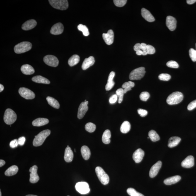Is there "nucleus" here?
I'll return each instance as SVG.
<instances>
[{"label": "nucleus", "mask_w": 196, "mask_h": 196, "mask_svg": "<svg viewBox=\"0 0 196 196\" xmlns=\"http://www.w3.org/2000/svg\"><path fill=\"white\" fill-rule=\"evenodd\" d=\"M50 134L51 131L48 129L40 132L37 136H35L33 142V145L35 147L42 145L45 139Z\"/></svg>", "instance_id": "nucleus-1"}, {"label": "nucleus", "mask_w": 196, "mask_h": 196, "mask_svg": "<svg viewBox=\"0 0 196 196\" xmlns=\"http://www.w3.org/2000/svg\"><path fill=\"white\" fill-rule=\"evenodd\" d=\"M183 98V94L180 92H175L171 93L168 97L166 102L170 105L177 104L180 103Z\"/></svg>", "instance_id": "nucleus-2"}, {"label": "nucleus", "mask_w": 196, "mask_h": 196, "mask_svg": "<svg viewBox=\"0 0 196 196\" xmlns=\"http://www.w3.org/2000/svg\"><path fill=\"white\" fill-rule=\"evenodd\" d=\"M3 119L5 123L7 125H11L16 120V114L11 109H7L5 111Z\"/></svg>", "instance_id": "nucleus-3"}, {"label": "nucleus", "mask_w": 196, "mask_h": 196, "mask_svg": "<svg viewBox=\"0 0 196 196\" xmlns=\"http://www.w3.org/2000/svg\"><path fill=\"white\" fill-rule=\"evenodd\" d=\"M32 44L28 42H23L17 44L14 48V51L16 54H20L28 51L31 49Z\"/></svg>", "instance_id": "nucleus-4"}, {"label": "nucleus", "mask_w": 196, "mask_h": 196, "mask_svg": "<svg viewBox=\"0 0 196 196\" xmlns=\"http://www.w3.org/2000/svg\"><path fill=\"white\" fill-rule=\"evenodd\" d=\"M49 3L56 9L64 10L69 7V4L67 0H49Z\"/></svg>", "instance_id": "nucleus-5"}, {"label": "nucleus", "mask_w": 196, "mask_h": 196, "mask_svg": "<svg viewBox=\"0 0 196 196\" xmlns=\"http://www.w3.org/2000/svg\"><path fill=\"white\" fill-rule=\"evenodd\" d=\"M95 171L99 180L104 185H106L110 181V178L108 174L100 167H97Z\"/></svg>", "instance_id": "nucleus-6"}, {"label": "nucleus", "mask_w": 196, "mask_h": 196, "mask_svg": "<svg viewBox=\"0 0 196 196\" xmlns=\"http://www.w3.org/2000/svg\"><path fill=\"white\" fill-rule=\"evenodd\" d=\"M145 73L144 67L137 68L131 72L129 75V78L131 80H140L144 77Z\"/></svg>", "instance_id": "nucleus-7"}, {"label": "nucleus", "mask_w": 196, "mask_h": 196, "mask_svg": "<svg viewBox=\"0 0 196 196\" xmlns=\"http://www.w3.org/2000/svg\"><path fill=\"white\" fill-rule=\"evenodd\" d=\"M19 93L22 97L27 100L33 99L35 97V94L33 92L26 88H20Z\"/></svg>", "instance_id": "nucleus-8"}, {"label": "nucleus", "mask_w": 196, "mask_h": 196, "mask_svg": "<svg viewBox=\"0 0 196 196\" xmlns=\"http://www.w3.org/2000/svg\"><path fill=\"white\" fill-rule=\"evenodd\" d=\"M75 188L77 191L82 194H86L90 192L88 184L86 182H79L76 184Z\"/></svg>", "instance_id": "nucleus-9"}, {"label": "nucleus", "mask_w": 196, "mask_h": 196, "mask_svg": "<svg viewBox=\"0 0 196 196\" xmlns=\"http://www.w3.org/2000/svg\"><path fill=\"white\" fill-rule=\"evenodd\" d=\"M43 60L46 64L52 67H57L58 66L59 61L55 56L48 55L44 57Z\"/></svg>", "instance_id": "nucleus-10"}, {"label": "nucleus", "mask_w": 196, "mask_h": 196, "mask_svg": "<svg viewBox=\"0 0 196 196\" xmlns=\"http://www.w3.org/2000/svg\"><path fill=\"white\" fill-rule=\"evenodd\" d=\"M88 102L85 100L84 102H82L80 104L78 108V119H81L83 118L88 110Z\"/></svg>", "instance_id": "nucleus-11"}, {"label": "nucleus", "mask_w": 196, "mask_h": 196, "mask_svg": "<svg viewBox=\"0 0 196 196\" xmlns=\"http://www.w3.org/2000/svg\"><path fill=\"white\" fill-rule=\"evenodd\" d=\"M29 171L30 172V182L32 183H37L39 180V177L37 173V166L34 165L30 168Z\"/></svg>", "instance_id": "nucleus-12"}, {"label": "nucleus", "mask_w": 196, "mask_h": 196, "mask_svg": "<svg viewBox=\"0 0 196 196\" xmlns=\"http://www.w3.org/2000/svg\"><path fill=\"white\" fill-rule=\"evenodd\" d=\"M177 20L173 17L168 16L167 17L166 25L168 28L171 31H173L176 28Z\"/></svg>", "instance_id": "nucleus-13"}, {"label": "nucleus", "mask_w": 196, "mask_h": 196, "mask_svg": "<svg viewBox=\"0 0 196 196\" xmlns=\"http://www.w3.org/2000/svg\"><path fill=\"white\" fill-rule=\"evenodd\" d=\"M162 162L158 161L151 167L149 172V176L151 178H154L157 175L162 166Z\"/></svg>", "instance_id": "nucleus-14"}, {"label": "nucleus", "mask_w": 196, "mask_h": 196, "mask_svg": "<svg viewBox=\"0 0 196 196\" xmlns=\"http://www.w3.org/2000/svg\"><path fill=\"white\" fill-rule=\"evenodd\" d=\"M63 31V25L61 23H58L54 25L52 27L50 32L53 35H59L62 34Z\"/></svg>", "instance_id": "nucleus-15"}, {"label": "nucleus", "mask_w": 196, "mask_h": 196, "mask_svg": "<svg viewBox=\"0 0 196 196\" xmlns=\"http://www.w3.org/2000/svg\"><path fill=\"white\" fill-rule=\"evenodd\" d=\"M103 37L105 43L107 45H110L113 44L114 41V34L113 31L109 30L107 33H104L103 34Z\"/></svg>", "instance_id": "nucleus-16"}, {"label": "nucleus", "mask_w": 196, "mask_h": 196, "mask_svg": "<svg viewBox=\"0 0 196 196\" xmlns=\"http://www.w3.org/2000/svg\"><path fill=\"white\" fill-rule=\"evenodd\" d=\"M145 155L144 151L141 149L136 150L133 154V159L136 163H139L142 161Z\"/></svg>", "instance_id": "nucleus-17"}, {"label": "nucleus", "mask_w": 196, "mask_h": 196, "mask_svg": "<svg viewBox=\"0 0 196 196\" xmlns=\"http://www.w3.org/2000/svg\"><path fill=\"white\" fill-rule=\"evenodd\" d=\"M194 165V159L192 156L187 157L182 162L181 166L184 168H189L193 167Z\"/></svg>", "instance_id": "nucleus-18"}, {"label": "nucleus", "mask_w": 196, "mask_h": 196, "mask_svg": "<svg viewBox=\"0 0 196 196\" xmlns=\"http://www.w3.org/2000/svg\"><path fill=\"white\" fill-rule=\"evenodd\" d=\"M37 22L35 20L31 19L25 22L22 25V29L24 30L28 31L32 29L36 26Z\"/></svg>", "instance_id": "nucleus-19"}, {"label": "nucleus", "mask_w": 196, "mask_h": 196, "mask_svg": "<svg viewBox=\"0 0 196 196\" xmlns=\"http://www.w3.org/2000/svg\"><path fill=\"white\" fill-rule=\"evenodd\" d=\"M141 13L143 18H144L146 21L150 22L155 21V18L151 13L147 9L142 8L141 10Z\"/></svg>", "instance_id": "nucleus-20"}, {"label": "nucleus", "mask_w": 196, "mask_h": 196, "mask_svg": "<svg viewBox=\"0 0 196 196\" xmlns=\"http://www.w3.org/2000/svg\"><path fill=\"white\" fill-rule=\"evenodd\" d=\"M115 73L113 71L110 73L108 77V82L105 86V89L107 91H110L112 89L115 84V83L113 81L114 78L115 77Z\"/></svg>", "instance_id": "nucleus-21"}, {"label": "nucleus", "mask_w": 196, "mask_h": 196, "mask_svg": "<svg viewBox=\"0 0 196 196\" xmlns=\"http://www.w3.org/2000/svg\"><path fill=\"white\" fill-rule=\"evenodd\" d=\"M95 63V58L93 57H90L88 58H86L83 61L82 65V69L83 70H85L88 69L90 66H93Z\"/></svg>", "instance_id": "nucleus-22"}, {"label": "nucleus", "mask_w": 196, "mask_h": 196, "mask_svg": "<svg viewBox=\"0 0 196 196\" xmlns=\"http://www.w3.org/2000/svg\"><path fill=\"white\" fill-rule=\"evenodd\" d=\"M74 158V153L71 148L69 146L66 148L65 151L64 159L67 162H70Z\"/></svg>", "instance_id": "nucleus-23"}, {"label": "nucleus", "mask_w": 196, "mask_h": 196, "mask_svg": "<svg viewBox=\"0 0 196 196\" xmlns=\"http://www.w3.org/2000/svg\"><path fill=\"white\" fill-rule=\"evenodd\" d=\"M49 122L48 119L43 118H39L32 122V125L35 127H41L45 125L48 123Z\"/></svg>", "instance_id": "nucleus-24"}, {"label": "nucleus", "mask_w": 196, "mask_h": 196, "mask_svg": "<svg viewBox=\"0 0 196 196\" xmlns=\"http://www.w3.org/2000/svg\"><path fill=\"white\" fill-rule=\"evenodd\" d=\"M21 71L23 74L25 75H32L35 72V70L33 67L29 64H25L22 66Z\"/></svg>", "instance_id": "nucleus-25"}, {"label": "nucleus", "mask_w": 196, "mask_h": 196, "mask_svg": "<svg viewBox=\"0 0 196 196\" xmlns=\"http://www.w3.org/2000/svg\"><path fill=\"white\" fill-rule=\"evenodd\" d=\"M181 179V177L179 175L169 177L164 180V183L165 185H170L176 183L178 182Z\"/></svg>", "instance_id": "nucleus-26"}, {"label": "nucleus", "mask_w": 196, "mask_h": 196, "mask_svg": "<svg viewBox=\"0 0 196 196\" xmlns=\"http://www.w3.org/2000/svg\"><path fill=\"white\" fill-rule=\"evenodd\" d=\"M81 152L83 157L85 160H88L91 156V151L88 146H83L81 147Z\"/></svg>", "instance_id": "nucleus-27"}, {"label": "nucleus", "mask_w": 196, "mask_h": 196, "mask_svg": "<svg viewBox=\"0 0 196 196\" xmlns=\"http://www.w3.org/2000/svg\"><path fill=\"white\" fill-rule=\"evenodd\" d=\"M32 81L34 82L38 83L47 84H49L50 83V81L47 78L40 75L34 77L32 78Z\"/></svg>", "instance_id": "nucleus-28"}, {"label": "nucleus", "mask_w": 196, "mask_h": 196, "mask_svg": "<svg viewBox=\"0 0 196 196\" xmlns=\"http://www.w3.org/2000/svg\"><path fill=\"white\" fill-rule=\"evenodd\" d=\"M18 168L16 165L10 167L5 172L4 174L7 176H11L16 174L18 171Z\"/></svg>", "instance_id": "nucleus-29"}, {"label": "nucleus", "mask_w": 196, "mask_h": 196, "mask_svg": "<svg viewBox=\"0 0 196 196\" xmlns=\"http://www.w3.org/2000/svg\"><path fill=\"white\" fill-rule=\"evenodd\" d=\"M181 141V139L178 137H172L170 138L168 141V147L172 148L178 145Z\"/></svg>", "instance_id": "nucleus-30"}, {"label": "nucleus", "mask_w": 196, "mask_h": 196, "mask_svg": "<svg viewBox=\"0 0 196 196\" xmlns=\"http://www.w3.org/2000/svg\"><path fill=\"white\" fill-rule=\"evenodd\" d=\"M46 100L49 104L53 108L56 109H59L60 108V104L59 102L57 100L50 96L47 97Z\"/></svg>", "instance_id": "nucleus-31"}, {"label": "nucleus", "mask_w": 196, "mask_h": 196, "mask_svg": "<svg viewBox=\"0 0 196 196\" xmlns=\"http://www.w3.org/2000/svg\"><path fill=\"white\" fill-rule=\"evenodd\" d=\"M111 132L110 131L107 129L104 132L102 136V141L104 144H108L110 142Z\"/></svg>", "instance_id": "nucleus-32"}, {"label": "nucleus", "mask_w": 196, "mask_h": 196, "mask_svg": "<svg viewBox=\"0 0 196 196\" xmlns=\"http://www.w3.org/2000/svg\"><path fill=\"white\" fill-rule=\"evenodd\" d=\"M80 60L79 56L77 54H74L70 58L68 61V64L71 66H74L79 63Z\"/></svg>", "instance_id": "nucleus-33"}, {"label": "nucleus", "mask_w": 196, "mask_h": 196, "mask_svg": "<svg viewBox=\"0 0 196 196\" xmlns=\"http://www.w3.org/2000/svg\"><path fill=\"white\" fill-rule=\"evenodd\" d=\"M131 125L129 122L127 121L123 122L120 127V131L123 133H127L130 130Z\"/></svg>", "instance_id": "nucleus-34"}, {"label": "nucleus", "mask_w": 196, "mask_h": 196, "mask_svg": "<svg viewBox=\"0 0 196 196\" xmlns=\"http://www.w3.org/2000/svg\"><path fill=\"white\" fill-rule=\"evenodd\" d=\"M135 84L133 82L131 81H129L127 82L124 83L122 85V88L123 89L124 94L126 93L128 91L131 90V88L133 87Z\"/></svg>", "instance_id": "nucleus-35"}, {"label": "nucleus", "mask_w": 196, "mask_h": 196, "mask_svg": "<svg viewBox=\"0 0 196 196\" xmlns=\"http://www.w3.org/2000/svg\"><path fill=\"white\" fill-rule=\"evenodd\" d=\"M148 135L150 139L153 142L159 141L160 139V137L158 134L154 130H151L149 131Z\"/></svg>", "instance_id": "nucleus-36"}, {"label": "nucleus", "mask_w": 196, "mask_h": 196, "mask_svg": "<svg viewBox=\"0 0 196 196\" xmlns=\"http://www.w3.org/2000/svg\"><path fill=\"white\" fill-rule=\"evenodd\" d=\"M78 28L80 31L82 32L83 34L85 36H88L89 35V32L87 27L86 25L80 24L78 25Z\"/></svg>", "instance_id": "nucleus-37"}, {"label": "nucleus", "mask_w": 196, "mask_h": 196, "mask_svg": "<svg viewBox=\"0 0 196 196\" xmlns=\"http://www.w3.org/2000/svg\"><path fill=\"white\" fill-rule=\"evenodd\" d=\"M85 129L87 132L92 133L96 130V126L91 122H89L85 125Z\"/></svg>", "instance_id": "nucleus-38"}, {"label": "nucleus", "mask_w": 196, "mask_h": 196, "mask_svg": "<svg viewBox=\"0 0 196 196\" xmlns=\"http://www.w3.org/2000/svg\"><path fill=\"white\" fill-rule=\"evenodd\" d=\"M127 192L130 196H144L142 194L137 192L133 188H129L127 189Z\"/></svg>", "instance_id": "nucleus-39"}, {"label": "nucleus", "mask_w": 196, "mask_h": 196, "mask_svg": "<svg viewBox=\"0 0 196 196\" xmlns=\"http://www.w3.org/2000/svg\"><path fill=\"white\" fill-rule=\"evenodd\" d=\"M116 94L118 96V103L119 104L121 103L124 94L123 89L120 88L118 89L116 91Z\"/></svg>", "instance_id": "nucleus-40"}, {"label": "nucleus", "mask_w": 196, "mask_h": 196, "mask_svg": "<svg viewBox=\"0 0 196 196\" xmlns=\"http://www.w3.org/2000/svg\"><path fill=\"white\" fill-rule=\"evenodd\" d=\"M150 94L148 92H143L141 93L139 96L140 98L142 101H146L149 98Z\"/></svg>", "instance_id": "nucleus-41"}, {"label": "nucleus", "mask_w": 196, "mask_h": 196, "mask_svg": "<svg viewBox=\"0 0 196 196\" xmlns=\"http://www.w3.org/2000/svg\"><path fill=\"white\" fill-rule=\"evenodd\" d=\"M127 1V0H114L113 2L116 6L118 7H122L126 4Z\"/></svg>", "instance_id": "nucleus-42"}, {"label": "nucleus", "mask_w": 196, "mask_h": 196, "mask_svg": "<svg viewBox=\"0 0 196 196\" xmlns=\"http://www.w3.org/2000/svg\"><path fill=\"white\" fill-rule=\"evenodd\" d=\"M158 78L161 80L168 81L170 79L171 77L170 75L168 74H162L159 75Z\"/></svg>", "instance_id": "nucleus-43"}, {"label": "nucleus", "mask_w": 196, "mask_h": 196, "mask_svg": "<svg viewBox=\"0 0 196 196\" xmlns=\"http://www.w3.org/2000/svg\"><path fill=\"white\" fill-rule=\"evenodd\" d=\"M166 65L168 67L177 69L179 67V65L176 61H170L167 63Z\"/></svg>", "instance_id": "nucleus-44"}, {"label": "nucleus", "mask_w": 196, "mask_h": 196, "mask_svg": "<svg viewBox=\"0 0 196 196\" xmlns=\"http://www.w3.org/2000/svg\"><path fill=\"white\" fill-rule=\"evenodd\" d=\"M189 55L192 60L195 62L196 61V50L193 48H191L189 50Z\"/></svg>", "instance_id": "nucleus-45"}, {"label": "nucleus", "mask_w": 196, "mask_h": 196, "mask_svg": "<svg viewBox=\"0 0 196 196\" xmlns=\"http://www.w3.org/2000/svg\"><path fill=\"white\" fill-rule=\"evenodd\" d=\"M147 50L148 54H154L156 52V50L153 46L150 45H147Z\"/></svg>", "instance_id": "nucleus-46"}, {"label": "nucleus", "mask_w": 196, "mask_h": 196, "mask_svg": "<svg viewBox=\"0 0 196 196\" xmlns=\"http://www.w3.org/2000/svg\"><path fill=\"white\" fill-rule=\"evenodd\" d=\"M137 111L138 113L142 117H145L148 114V112L147 110H143V109H138Z\"/></svg>", "instance_id": "nucleus-47"}, {"label": "nucleus", "mask_w": 196, "mask_h": 196, "mask_svg": "<svg viewBox=\"0 0 196 196\" xmlns=\"http://www.w3.org/2000/svg\"><path fill=\"white\" fill-rule=\"evenodd\" d=\"M196 108V100L193 101L189 104L187 109L189 110H192Z\"/></svg>", "instance_id": "nucleus-48"}, {"label": "nucleus", "mask_w": 196, "mask_h": 196, "mask_svg": "<svg viewBox=\"0 0 196 196\" xmlns=\"http://www.w3.org/2000/svg\"><path fill=\"white\" fill-rule=\"evenodd\" d=\"M118 96L116 94L112 95L109 99V102L110 104H113L116 102L117 100Z\"/></svg>", "instance_id": "nucleus-49"}, {"label": "nucleus", "mask_w": 196, "mask_h": 196, "mask_svg": "<svg viewBox=\"0 0 196 196\" xmlns=\"http://www.w3.org/2000/svg\"><path fill=\"white\" fill-rule=\"evenodd\" d=\"M18 145V140L15 139L10 142V146L11 148H14L17 147Z\"/></svg>", "instance_id": "nucleus-50"}, {"label": "nucleus", "mask_w": 196, "mask_h": 196, "mask_svg": "<svg viewBox=\"0 0 196 196\" xmlns=\"http://www.w3.org/2000/svg\"><path fill=\"white\" fill-rule=\"evenodd\" d=\"M25 139L24 137H20L18 140V144L20 146H23L25 144Z\"/></svg>", "instance_id": "nucleus-51"}, {"label": "nucleus", "mask_w": 196, "mask_h": 196, "mask_svg": "<svg viewBox=\"0 0 196 196\" xmlns=\"http://www.w3.org/2000/svg\"><path fill=\"white\" fill-rule=\"evenodd\" d=\"M134 49L136 52L138 51L141 50V44L137 43L134 46Z\"/></svg>", "instance_id": "nucleus-52"}, {"label": "nucleus", "mask_w": 196, "mask_h": 196, "mask_svg": "<svg viewBox=\"0 0 196 196\" xmlns=\"http://www.w3.org/2000/svg\"><path fill=\"white\" fill-rule=\"evenodd\" d=\"M147 45L145 43H142L141 44V50L142 51L146 50L147 49Z\"/></svg>", "instance_id": "nucleus-53"}, {"label": "nucleus", "mask_w": 196, "mask_h": 196, "mask_svg": "<svg viewBox=\"0 0 196 196\" xmlns=\"http://www.w3.org/2000/svg\"><path fill=\"white\" fill-rule=\"evenodd\" d=\"M187 3L189 4H192L196 2V0H187Z\"/></svg>", "instance_id": "nucleus-54"}, {"label": "nucleus", "mask_w": 196, "mask_h": 196, "mask_svg": "<svg viewBox=\"0 0 196 196\" xmlns=\"http://www.w3.org/2000/svg\"><path fill=\"white\" fill-rule=\"evenodd\" d=\"M5 161L4 160L1 159L0 160V167H1L5 164Z\"/></svg>", "instance_id": "nucleus-55"}, {"label": "nucleus", "mask_w": 196, "mask_h": 196, "mask_svg": "<svg viewBox=\"0 0 196 196\" xmlns=\"http://www.w3.org/2000/svg\"><path fill=\"white\" fill-rule=\"evenodd\" d=\"M136 54H137L138 55H142V51L141 50L138 51H137L136 52Z\"/></svg>", "instance_id": "nucleus-56"}, {"label": "nucleus", "mask_w": 196, "mask_h": 196, "mask_svg": "<svg viewBox=\"0 0 196 196\" xmlns=\"http://www.w3.org/2000/svg\"><path fill=\"white\" fill-rule=\"evenodd\" d=\"M4 87L3 85L1 84H0V92H2L3 90H4Z\"/></svg>", "instance_id": "nucleus-57"}, {"label": "nucleus", "mask_w": 196, "mask_h": 196, "mask_svg": "<svg viewBox=\"0 0 196 196\" xmlns=\"http://www.w3.org/2000/svg\"><path fill=\"white\" fill-rule=\"evenodd\" d=\"M148 54V53L147 51V50L142 51V54L143 55H146Z\"/></svg>", "instance_id": "nucleus-58"}, {"label": "nucleus", "mask_w": 196, "mask_h": 196, "mask_svg": "<svg viewBox=\"0 0 196 196\" xmlns=\"http://www.w3.org/2000/svg\"><path fill=\"white\" fill-rule=\"evenodd\" d=\"M25 196H37L34 195H28Z\"/></svg>", "instance_id": "nucleus-59"}, {"label": "nucleus", "mask_w": 196, "mask_h": 196, "mask_svg": "<svg viewBox=\"0 0 196 196\" xmlns=\"http://www.w3.org/2000/svg\"><path fill=\"white\" fill-rule=\"evenodd\" d=\"M0 196H1V191H0Z\"/></svg>", "instance_id": "nucleus-60"}, {"label": "nucleus", "mask_w": 196, "mask_h": 196, "mask_svg": "<svg viewBox=\"0 0 196 196\" xmlns=\"http://www.w3.org/2000/svg\"></svg>", "instance_id": "nucleus-61"}, {"label": "nucleus", "mask_w": 196, "mask_h": 196, "mask_svg": "<svg viewBox=\"0 0 196 196\" xmlns=\"http://www.w3.org/2000/svg\"></svg>", "instance_id": "nucleus-62"}]
</instances>
